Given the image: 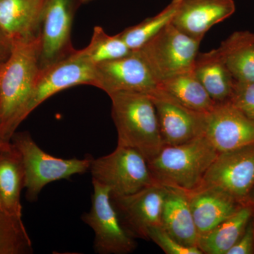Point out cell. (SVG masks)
Returning <instances> with one entry per match:
<instances>
[{
	"label": "cell",
	"instance_id": "1",
	"mask_svg": "<svg viewBox=\"0 0 254 254\" xmlns=\"http://www.w3.org/2000/svg\"><path fill=\"white\" fill-rule=\"evenodd\" d=\"M40 38L13 42L9 58L0 65V128L11 141L25 120V111L40 72Z\"/></svg>",
	"mask_w": 254,
	"mask_h": 254
},
{
	"label": "cell",
	"instance_id": "2",
	"mask_svg": "<svg viewBox=\"0 0 254 254\" xmlns=\"http://www.w3.org/2000/svg\"><path fill=\"white\" fill-rule=\"evenodd\" d=\"M109 96L118 145L138 150L149 161L165 145L151 96L137 92H119Z\"/></svg>",
	"mask_w": 254,
	"mask_h": 254
},
{
	"label": "cell",
	"instance_id": "3",
	"mask_svg": "<svg viewBox=\"0 0 254 254\" xmlns=\"http://www.w3.org/2000/svg\"><path fill=\"white\" fill-rule=\"evenodd\" d=\"M219 153L202 136L182 144L164 145L148 166L157 183L190 193L201 186Z\"/></svg>",
	"mask_w": 254,
	"mask_h": 254
},
{
	"label": "cell",
	"instance_id": "4",
	"mask_svg": "<svg viewBox=\"0 0 254 254\" xmlns=\"http://www.w3.org/2000/svg\"><path fill=\"white\" fill-rule=\"evenodd\" d=\"M21 155L26 199L35 202L46 185L89 171L91 156L83 159L56 158L41 149L28 132L15 133L11 139Z\"/></svg>",
	"mask_w": 254,
	"mask_h": 254
},
{
	"label": "cell",
	"instance_id": "5",
	"mask_svg": "<svg viewBox=\"0 0 254 254\" xmlns=\"http://www.w3.org/2000/svg\"><path fill=\"white\" fill-rule=\"evenodd\" d=\"M92 181L108 187L111 196L133 194L156 184L148 160L141 152L118 145L113 153L92 159Z\"/></svg>",
	"mask_w": 254,
	"mask_h": 254
},
{
	"label": "cell",
	"instance_id": "6",
	"mask_svg": "<svg viewBox=\"0 0 254 254\" xmlns=\"http://www.w3.org/2000/svg\"><path fill=\"white\" fill-rule=\"evenodd\" d=\"M200 43L170 23L134 52L144 62L158 84L179 73L193 70Z\"/></svg>",
	"mask_w": 254,
	"mask_h": 254
},
{
	"label": "cell",
	"instance_id": "7",
	"mask_svg": "<svg viewBox=\"0 0 254 254\" xmlns=\"http://www.w3.org/2000/svg\"><path fill=\"white\" fill-rule=\"evenodd\" d=\"M91 208L81 216L94 232L93 248L99 254H127L136 250V239L125 230L114 206L109 188L92 181Z\"/></svg>",
	"mask_w": 254,
	"mask_h": 254
},
{
	"label": "cell",
	"instance_id": "8",
	"mask_svg": "<svg viewBox=\"0 0 254 254\" xmlns=\"http://www.w3.org/2000/svg\"><path fill=\"white\" fill-rule=\"evenodd\" d=\"M78 0H48L40 28V70L61 61L76 50L71 42Z\"/></svg>",
	"mask_w": 254,
	"mask_h": 254
},
{
	"label": "cell",
	"instance_id": "9",
	"mask_svg": "<svg viewBox=\"0 0 254 254\" xmlns=\"http://www.w3.org/2000/svg\"><path fill=\"white\" fill-rule=\"evenodd\" d=\"M200 187H215L247 203L254 187V144L219 153Z\"/></svg>",
	"mask_w": 254,
	"mask_h": 254
},
{
	"label": "cell",
	"instance_id": "10",
	"mask_svg": "<svg viewBox=\"0 0 254 254\" xmlns=\"http://www.w3.org/2000/svg\"><path fill=\"white\" fill-rule=\"evenodd\" d=\"M168 187L156 183L133 194L111 196L119 218L134 239L148 240L153 227L162 226V214Z\"/></svg>",
	"mask_w": 254,
	"mask_h": 254
},
{
	"label": "cell",
	"instance_id": "11",
	"mask_svg": "<svg viewBox=\"0 0 254 254\" xmlns=\"http://www.w3.org/2000/svg\"><path fill=\"white\" fill-rule=\"evenodd\" d=\"M93 86L108 95L119 92L152 94L158 83L144 62L135 52L131 54L94 65Z\"/></svg>",
	"mask_w": 254,
	"mask_h": 254
},
{
	"label": "cell",
	"instance_id": "12",
	"mask_svg": "<svg viewBox=\"0 0 254 254\" xmlns=\"http://www.w3.org/2000/svg\"><path fill=\"white\" fill-rule=\"evenodd\" d=\"M93 71L94 65L84 59L76 50L68 58L40 70L26 106L25 118L60 91L79 85L93 86Z\"/></svg>",
	"mask_w": 254,
	"mask_h": 254
},
{
	"label": "cell",
	"instance_id": "13",
	"mask_svg": "<svg viewBox=\"0 0 254 254\" xmlns=\"http://www.w3.org/2000/svg\"><path fill=\"white\" fill-rule=\"evenodd\" d=\"M203 136L219 153L254 144V120L230 101L219 103L205 115Z\"/></svg>",
	"mask_w": 254,
	"mask_h": 254
},
{
	"label": "cell",
	"instance_id": "14",
	"mask_svg": "<svg viewBox=\"0 0 254 254\" xmlns=\"http://www.w3.org/2000/svg\"><path fill=\"white\" fill-rule=\"evenodd\" d=\"M150 96L156 110L164 144H182L203 136L206 113L184 106L158 88Z\"/></svg>",
	"mask_w": 254,
	"mask_h": 254
},
{
	"label": "cell",
	"instance_id": "15",
	"mask_svg": "<svg viewBox=\"0 0 254 254\" xmlns=\"http://www.w3.org/2000/svg\"><path fill=\"white\" fill-rule=\"evenodd\" d=\"M235 9L234 0H179L171 23L201 42L210 28L231 16Z\"/></svg>",
	"mask_w": 254,
	"mask_h": 254
},
{
	"label": "cell",
	"instance_id": "16",
	"mask_svg": "<svg viewBox=\"0 0 254 254\" xmlns=\"http://www.w3.org/2000/svg\"><path fill=\"white\" fill-rule=\"evenodd\" d=\"M48 0H0V28L11 43L39 34Z\"/></svg>",
	"mask_w": 254,
	"mask_h": 254
},
{
	"label": "cell",
	"instance_id": "17",
	"mask_svg": "<svg viewBox=\"0 0 254 254\" xmlns=\"http://www.w3.org/2000/svg\"><path fill=\"white\" fill-rule=\"evenodd\" d=\"M187 193L199 237L218 226L245 204L215 187H200Z\"/></svg>",
	"mask_w": 254,
	"mask_h": 254
},
{
	"label": "cell",
	"instance_id": "18",
	"mask_svg": "<svg viewBox=\"0 0 254 254\" xmlns=\"http://www.w3.org/2000/svg\"><path fill=\"white\" fill-rule=\"evenodd\" d=\"M162 227L182 245L198 247L199 235L187 192L168 187L162 214Z\"/></svg>",
	"mask_w": 254,
	"mask_h": 254
},
{
	"label": "cell",
	"instance_id": "19",
	"mask_svg": "<svg viewBox=\"0 0 254 254\" xmlns=\"http://www.w3.org/2000/svg\"><path fill=\"white\" fill-rule=\"evenodd\" d=\"M25 173L21 155L11 141L0 149V197L5 211L22 218L21 190Z\"/></svg>",
	"mask_w": 254,
	"mask_h": 254
},
{
	"label": "cell",
	"instance_id": "20",
	"mask_svg": "<svg viewBox=\"0 0 254 254\" xmlns=\"http://www.w3.org/2000/svg\"><path fill=\"white\" fill-rule=\"evenodd\" d=\"M193 72L216 104L229 101L235 80L224 63L218 49L198 53Z\"/></svg>",
	"mask_w": 254,
	"mask_h": 254
},
{
	"label": "cell",
	"instance_id": "21",
	"mask_svg": "<svg viewBox=\"0 0 254 254\" xmlns=\"http://www.w3.org/2000/svg\"><path fill=\"white\" fill-rule=\"evenodd\" d=\"M254 215V205L246 203L235 213L198 240V247L205 254H227L245 231Z\"/></svg>",
	"mask_w": 254,
	"mask_h": 254
},
{
	"label": "cell",
	"instance_id": "22",
	"mask_svg": "<svg viewBox=\"0 0 254 254\" xmlns=\"http://www.w3.org/2000/svg\"><path fill=\"white\" fill-rule=\"evenodd\" d=\"M235 81H254V33H233L218 48Z\"/></svg>",
	"mask_w": 254,
	"mask_h": 254
},
{
	"label": "cell",
	"instance_id": "23",
	"mask_svg": "<svg viewBox=\"0 0 254 254\" xmlns=\"http://www.w3.org/2000/svg\"><path fill=\"white\" fill-rule=\"evenodd\" d=\"M158 88L184 106L199 113H208L216 105L195 76L193 70L163 80L158 83Z\"/></svg>",
	"mask_w": 254,
	"mask_h": 254
},
{
	"label": "cell",
	"instance_id": "24",
	"mask_svg": "<svg viewBox=\"0 0 254 254\" xmlns=\"http://www.w3.org/2000/svg\"><path fill=\"white\" fill-rule=\"evenodd\" d=\"M178 2L179 0H173L158 14L126 28L119 35L132 52L139 50L165 26L172 22Z\"/></svg>",
	"mask_w": 254,
	"mask_h": 254
},
{
	"label": "cell",
	"instance_id": "25",
	"mask_svg": "<svg viewBox=\"0 0 254 254\" xmlns=\"http://www.w3.org/2000/svg\"><path fill=\"white\" fill-rule=\"evenodd\" d=\"M78 52L93 65L119 59L133 53L120 35L110 36L100 26H95L89 44Z\"/></svg>",
	"mask_w": 254,
	"mask_h": 254
},
{
	"label": "cell",
	"instance_id": "26",
	"mask_svg": "<svg viewBox=\"0 0 254 254\" xmlns=\"http://www.w3.org/2000/svg\"><path fill=\"white\" fill-rule=\"evenodd\" d=\"M33 253V244L22 218L0 210V254Z\"/></svg>",
	"mask_w": 254,
	"mask_h": 254
},
{
	"label": "cell",
	"instance_id": "27",
	"mask_svg": "<svg viewBox=\"0 0 254 254\" xmlns=\"http://www.w3.org/2000/svg\"><path fill=\"white\" fill-rule=\"evenodd\" d=\"M229 101L246 116L254 120V81H235Z\"/></svg>",
	"mask_w": 254,
	"mask_h": 254
},
{
	"label": "cell",
	"instance_id": "28",
	"mask_svg": "<svg viewBox=\"0 0 254 254\" xmlns=\"http://www.w3.org/2000/svg\"><path fill=\"white\" fill-rule=\"evenodd\" d=\"M148 240L154 243L167 254H203L198 247H189L177 242L162 226L153 227L148 233Z\"/></svg>",
	"mask_w": 254,
	"mask_h": 254
},
{
	"label": "cell",
	"instance_id": "29",
	"mask_svg": "<svg viewBox=\"0 0 254 254\" xmlns=\"http://www.w3.org/2000/svg\"><path fill=\"white\" fill-rule=\"evenodd\" d=\"M254 254V215L247 224L245 231L227 254Z\"/></svg>",
	"mask_w": 254,
	"mask_h": 254
},
{
	"label": "cell",
	"instance_id": "30",
	"mask_svg": "<svg viewBox=\"0 0 254 254\" xmlns=\"http://www.w3.org/2000/svg\"><path fill=\"white\" fill-rule=\"evenodd\" d=\"M11 50V41L0 28V65L9 58Z\"/></svg>",
	"mask_w": 254,
	"mask_h": 254
},
{
	"label": "cell",
	"instance_id": "31",
	"mask_svg": "<svg viewBox=\"0 0 254 254\" xmlns=\"http://www.w3.org/2000/svg\"><path fill=\"white\" fill-rule=\"evenodd\" d=\"M247 203H250L254 205V187L252 189V190H251L250 195H249Z\"/></svg>",
	"mask_w": 254,
	"mask_h": 254
},
{
	"label": "cell",
	"instance_id": "32",
	"mask_svg": "<svg viewBox=\"0 0 254 254\" xmlns=\"http://www.w3.org/2000/svg\"><path fill=\"white\" fill-rule=\"evenodd\" d=\"M7 142L8 141H6V140L4 139L2 133H1V128H0V149H1V147H2L5 143H7Z\"/></svg>",
	"mask_w": 254,
	"mask_h": 254
},
{
	"label": "cell",
	"instance_id": "33",
	"mask_svg": "<svg viewBox=\"0 0 254 254\" xmlns=\"http://www.w3.org/2000/svg\"><path fill=\"white\" fill-rule=\"evenodd\" d=\"M78 1L81 3H87L90 2V1H93V0H78Z\"/></svg>",
	"mask_w": 254,
	"mask_h": 254
},
{
	"label": "cell",
	"instance_id": "34",
	"mask_svg": "<svg viewBox=\"0 0 254 254\" xmlns=\"http://www.w3.org/2000/svg\"><path fill=\"white\" fill-rule=\"evenodd\" d=\"M0 210H4L3 209L2 203H1V197H0Z\"/></svg>",
	"mask_w": 254,
	"mask_h": 254
}]
</instances>
